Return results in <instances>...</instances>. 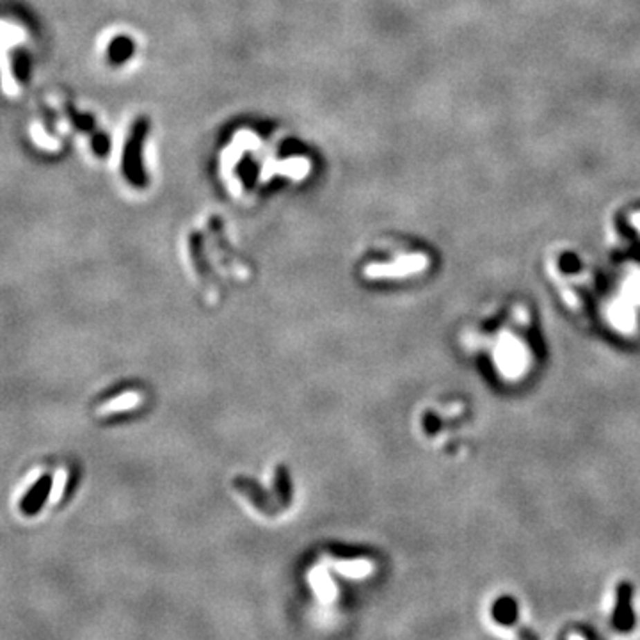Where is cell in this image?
Instances as JSON below:
<instances>
[{
  "label": "cell",
  "instance_id": "obj_4",
  "mask_svg": "<svg viewBox=\"0 0 640 640\" xmlns=\"http://www.w3.org/2000/svg\"><path fill=\"white\" fill-rule=\"evenodd\" d=\"M12 75L17 77L20 84H27L30 80V57L25 50H15L12 52Z\"/></svg>",
  "mask_w": 640,
  "mask_h": 640
},
{
  "label": "cell",
  "instance_id": "obj_5",
  "mask_svg": "<svg viewBox=\"0 0 640 640\" xmlns=\"http://www.w3.org/2000/svg\"><path fill=\"white\" fill-rule=\"evenodd\" d=\"M66 114H68V118H70L71 123H73V127L77 128V130H80V132H93V130H95L96 123H95V118H93L91 114H87V112L86 114H84V112H79L73 107V105H70V104H66Z\"/></svg>",
  "mask_w": 640,
  "mask_h": 640
},
{
  "label": "cell",
  "instance_id": "obj_6",
  "mask_svg": "<svg viewBox=\"0 0 640 640\" xmlns=\"http://www.w3.org/2000/svg\"><path fill=\"white\" fill-rule=\"evenodd\" d=\"M495 617L504 624L516 621V603H514L511 598L500 599V601L495 605Z\"/></svg>",
  "mask_w": 640,
  "mask_h": 640
},
{
  "label": "cell",
  "instance_id": "obj_3",
  "mask_svg": "<svg viewBox=\"0 0 640 640\" xmlns=\"http://www.w3.org/2000/svg\"><path fill=\"white\" fill-rule=\"evenodd\" d=\"M132 52H134V42L130 39V37H127V36L114 37L107 50L109 62H111V64H116V66L118 64H123L125 61L130 59Z\"/></svg>",
  "mask_w": 640,
  "mask_h": 640
},
{
  "label": "cell",
  "instance_id": "obj_1",
  "mask_svg": "<svg viewBox=\"0 0 640 640\" xmlns=\"http://www.w3.org/2000/svg\"><path fill=\"white\" fill-rule=\"evenodd\" d=\"M146 134H148V121L145 118L137 120L130 128V136L123 149V174L134 187L146 185V173L143 165V146H145Z\"/></svg>",
  "mask_w": 640,
  "mask_h": 640
},
{
  "label": "cell",
  "instance_id": "obj_7",
  "mask_svg": "<svg viewBox=\"0 0 640 640\" xmlns=\"http://www.w3.org/2000/svg\"><path fill=\"white\" fill-rule=\"evenodd\" d=\"M91 146L93 152L98 155V157H105L111 149V140H109V136L104 132H96L91 139Z\"/></svg>",
  "mask_w": 640,
  "mask_h": 640
},
{
  "label": "cell",
  "instance_id": "obj_2",
  "mask_svg": "<svg viewBox=\"0 0 640 640\" xmlns=\"http://www.w3.org/2000/svg\"><path fill=\"white\" fill-rule=\"evenodd\" d=\"M632 585L628 582H623L617 587V601H616V612L612 617V623L619 632H628L632 630L635 617H633V608H632Z\"/></svg>",
  "mask_w": 640,
  "mask_h": 640
}]
</instances>
